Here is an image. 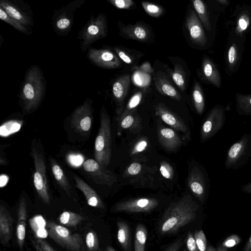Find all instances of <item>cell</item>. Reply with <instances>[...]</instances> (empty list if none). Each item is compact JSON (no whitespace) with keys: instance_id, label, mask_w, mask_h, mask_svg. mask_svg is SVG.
Listing matches in <instances>:
<instances>
[{"instance_id":"obj_1","label":"cell","mask_w":251,"mask_h":251,"mask_svg":"<svg viewBox=\"0 0 251 251\" xmlns=\"http://www.w3.org/2000/svg\"><path fill=\"white\" fill-rule=\"evenodd\" d=\"M198 208L199 205L189 194L173 202L163 215L160 225V233L176 232L195 220Z\"/></svg>"},{"instance_id":"obj_2","label":"cell","mask_w":251,"mask_h":251,"mask_svg":"<svg viewBox=\"0 0 251 251\" xmlns=\"http://www.w3.org/2000/svg\"><path fill=\"white\" fill-rule=\"evenodd\" d=\"M46 91V81L43 72L37 65L27 70L22 86L20 99L24 111L28 113L40 105Z\"/></svg>"},{"instance_id":"obj_3","label":"cell","mask_w":251,"mask_h":251,"mask_svg":"<svg viewBox=\"0 0 251 251\" xmlns=\"http://www.w3.org/2000/svg\"><path fill=\"white\" fill-rule=\"evenodd\" d=\"M112 156V136L110 119L103 106L100 111V127L94 147L95 159L102 167L110 164Z\"/></svg>"},{"instance_id":"obj_4","label":"cell","mask_w":251,"mask_h":251,"mask_svg":"<svg viewBox=\"0 0 251 251\" xmlns=\"http://www.w3.org/2000/svg\"><path fill=\"white\" fill-rule=\"evenodd\" d=\"M251 157V134L245 133L228 149L225 161L228 170L238 169L245 165Z\"/></svg>"},{"instance_id":"obj_5","label":"cell","mask_w":251,"mask_h":251,"mask_svg":"<svg viewBox=\"0 0 251 251\" xmlns=\"http://www.w3.org/2000/svg\"><path fill=\"white\" fill-rule=\"evenodd\" d=\"M47 229L50 238L63 248L70 251H85L79 234L72 233L67 228L51 221L47 222Z\"/></svg>"},{"instance_id":"obj_6","label":"cell","mask_w":251,"mask_h":251,"mask_svg":"<svg viewBox=\"0 0 251 251\" xmlns=\"http://www.w3.org/2000/svg\"><path fill=\"white\" fill-rule=\"evenodd\" d=\"M107 32V22L105 15L100 13L96 17L92 16L84 26L81 33L82 51L84 52L95 41L105 37Z\"/></svg>"},{"instance_id":"obj_7","label":"cell","mask_w":251,"mask_h":251,"mask_svg":"<svg viewBox=\"0 0 251 251\" xmlns=\"http://www.w3.org/2000/svg\"><path fill=\"white\" fill-rule=\"evenodd\" d=\"M226 116L225 108L217 104L213 107L202 122L200 131V140L202 143L214 136L224 126Z\"/></svg>"},{"instance_id":"obj_8","label":"cell","mask_w":251,"mask_h":251,"mask_svg":"<svg viewBox=\"0 0 251 251\" xmlns=\"http://www.w3.org/2000/svg\"><path fill=\"white\" fill-rule=\"evenodd\" d=\"M35 172L33 175V183L39 197L47 204L50 203L46 169L43 154L36 149L32 148L31 151Z\"/></svg>"},{"instance_id":"obj_9","label":"cell","mask_w":251,"mask_h":251,"mask_svg":"<svg viewBox=\"0 0 251 251\" xmlns=\"http://www.w3.org/2000/svg\"><path fill=\"white\" fill-rule=\"evenodd\" d=\"M188 185L192 193L203 203L208 194L209 179L207 174L200 166H194L189 172Z\"/></svg>"},{"instance_id":"obj_10","label":"cell","mask_w":251,"mask_h":251,"mask_svg":"<svg viewBox=\"0 0 251 251\" xmlns=\"http://www.w3.org/2000/svg\"><path fill=\"white\" fill-rule=\"evenodd\" d=\"M158 205V201L152 198H139L116 203L112 208L113 212H149Z\"/></svg>"},{"instance_id":"obj_11","label":"cell","mask_w":251,"mask_h":251,"mask_svg":"<svg viewBox=\"0 0 251 251\" xmlns=\"http://www.w3.org/2000/svg\"><path fill=\"white\" fill-rule=\"evenodd\" d=\"M233 16L235 18L232 24L231 35L233 39L243 41L251 29V8L246 5L237 8Z\"/></svg>"},{"instance_id":"obj_12","label":"cell","mask_w":251,"mask_h":251,"mask_svg":"<svg viewBox=\"0 0 251 251\" xmlns=\"http://www.w3.org/2000/svg\"><path fill=\"white\" fill-rule=\"evenodd\" d=\"M83 167L88 176L97 184L111 186L117 182L115 175L100 165L95 159L85 160Z\"/></svg>"},{"instance_id":"obj_13","label":"cell","mask_w":251,"mask_h":251,"mask_svg":"<svg viewBox=\"0 0 251 251\" xmlns=\"http://www.w3.org/2000/svg\"><path fill=\"white\" fill-rule=\"evenodd\" d=\"M87 56L94 64L103 68L116 69L120 67L122 64L117 54L108 49L91 48Z\"/></svg>"},{"instance_id":"obj_14","label":"cell","mask_w":251,"mask_h":251,"mask_svg":"<svg viewBox=\"0 0 251 251\" xmlns=\"http://www.w3.org/2000/svg\"><path fill=\"white\" fill-rule=\"evenodd\" d=\"M92 102L86 100L73 112L71 122L72 127L79 133L86 132L91 129L92 120Z\"/></svg>"},{"instance_id":"obj_15","label":"cell","mask_w":251,"mask_h":251,"mask_svg":"<svg viewBox=\"0 0 251 251\" xmlns=\"http://www.w3.org/2000/svg\"><path fill=\"white\" fill-rule=\"evenodd\" d=\"M185 25L193 43L203 48L207 43V38L203 26L195 11L189 10L185 20Z\"/></svg>"},{"instance_id":"obj_16","label":"cell","mask_w":251,"mask_h":251,"mask_svg":"<svg viewBox=\"0 0 251 251\" xmlns=\"http://www.w3.org/2000/svg\"><path fill=\"white\" fill-rule=\"evenodd\" d=\"M155 114L166 124L176 131L182 133L190 140V131L183 121L179 116L170 110L163 103L160 102L154 106Z\"/></svg>"},{"instance_id":"obj_17","label":"cell","mask_w":251,"mask_h":251,"mask_svg":"<svg viewBox=\"0 0 251 251\" xmlns=\"http://www.w3.org/2000/svg\"><path fill=\"white\" fill-rule=\"evenodd\" d=\"M81 1H75V4L73 2L56 13L53 21V26L58 34H66L71 29L74 21L73 11L82 3L83 1L79 3Z\"/></svg>"},{"instance_id":"obj_18","label":"cell","mask_w":251,"mask_h":251,"mask_svg":"<svg viewBox=\"0 0 251 251\" xmlns=\"http://www.w3.org/2000/svg\"><path fill=\"white\" fill-rule=\"evenodd\" d=\"M243 41L232 38L226 48L225 66L227 73L231 75L236 73L239 67L242 56L241 44Z\"/></svg>"},{"instance_id":"obj_19","label":"cell","mask_w":251,"mask_h":251,"mask_svg":"<svg viewBox=\"0 0 251 251\" xmlns=\"http://www.w3.org/2000/svg\"><path fill=\"white\" fill-rule=\"evenodd\" d=\"M120 34L123 37L140 42H147L150 38L151 31L145 24L140 22L133 25H124L119 22Z\"/></svg>"},{"instance_id":"obj_20","label":"cell","mask_w":251,"mask_h":251,"mask_svg":"<svg viewBox=\"0 0 251 251\" xmlns=\"http://www.w3.org/2000/svg\"><path fill=\"white\" fill-rule=\"evenodd\" d=\"M130 84V75L125 74L119 77L112 85V92L118 106L116 110L118 115L122 112L124 108V101L128 94Z\"/></svg>"},{"instance_id":"obj_21","label":"cell","mask_w":251,"mask_h":251,"mask_svg":"<svg viewBox=\"0 0 251 251\" xmlns=\"http://www.w3.org/2000/svg\"><path fill=\"white\" fill-rule=\"evenodd\" d=\"M157 137L159 144L168 151H175L183 144L176 130L169 127L158 126Z\"/></svg>"},{"instance_id":"obj_22","label":"cell","mask_w":251,"mask_h":251,"mask_svg":"<svg viewBox=\"0 0 251 251\" xmlns=\"http://www.w3.org/2000/svg\"><path fill=\"white\" fill-rule=\"evenodd\" d=\"M201 73L203 79L208 83L220 88L221 76L220 73L214 62L208 56L204 55L202 58Z\"/></svg>"},{"instance_id":"obj_23","label":"cell","mask_w":251,"mask_h":251,"mask_svg":"<svg viewBox=\"0 0 251 251\" xmlns=\"http://www.w3.org/2000/svg\"><path fill=\"white\" fill-rule=\"evenodd\" d=\"M155 89L161 94L179 101L181 99L180 93L170 81L166 75L162 71H158L154 76Z\"/></svg>"},{"instance_id":"obj_24","label":"cell","mask_w":251,"mask_h":251,"mask_svg":"<svg viewBox=\"0 0 251 251\" xmlns=\"http://www.w3.org/2000/svg\"><path fill=\"white\" fill-rule=\"evenodd\" d=\"M0 7L12 18L19 22L25 27L33 25L32 19L22 8L11 1L1 0Z\"/></svg>"},{"instance_id":"obj_25","label":"cell","mask_w":251,"mask_h":251,"mask_svg":"<svg viewBox=\"0 0 251 251\" xmlns=\"http://www.w3.org/2000/svg\"><path fill=\"white\" fill-rule=\"evenodd\" d=\"M17 225L16 236L18 247L21 251L22 250L25 237L26 221L27 219V208L25 198H21L17 212Z\"/></svg>"},{"instance_id":"obj_26","label":"cell","mask_w":251,"mask_h":251,"mask_svg":"<svg viewBox=\"0 0 251 251\" xmlns=\"http://www.w3.org/2000/svg\"><path fill=\"white\" fill-rule=\"evenodd\" d=\"M76 187L84 194L88 204L92 207L104 208V204L97 192L79 177L74 175Z\"/></svg>"},{"instance_id":"obj_27","label":"cell","mask_w":251,"mask_h":251,"mask_svg":"<svg viewBox=\"0 0 251 251\" xmlns=\"http://www.w3.org/2000/svg\"><path fill=\"white\" fill-rule=\"evenodd\" d=\"M13 219L5 207L0 205V239L3 245L7 244L12 237Z\"/></svg>"},{"instance_id":"obj_28","label":"cell","mask_w":251,"mask_h":251,"mask_svg":"<svg viewBox=\"0 0 251 251\" xmlns=\"http://www.w3.org/2000/svg\"><path fill=\"white\" fill-rule=\"evenodd\" d=\"M118 132L127 129L135 133L142 129L141 119L136 112V109L130 112L124 117L117 118Z\"/></svg>"},{"instance_id":"obj_29","label":"cell","mask_w":251,"mask_h":251,"mask_svg":"<svg viewBox=\"0 0 251 251\" xmlns=\"http://www.w3.org/2000/svg\"><path fill=\"white\" fill-rule=\"evenodd\" d=\"M30 227L37 238L45 239L49 233L47 227V224L44 218L41 215L33 216L29 220Z\"/></svg>"},{"instance_id":"obj_30","label":"cell","mask_w":251,"mask_h":251,"mask_svg":"<svg viewBox=\"0 0 251 251\" xmlns=\"http://www.w3.org/2000/svg\"><path fill=\"white\" fill-rule=\"evenodd\" d=\"M53 175L60 186L71 197L72 188L63 171L56 162L50 159Z\"/></svg>"},{"instance_id":"obj_31","label":"cell","mask_w":251,"mask_h":251,"mask_svg":"<svg viewBox=\"0 0 251 251\" xmlns=\"http://www.w3.org/2000/svg\"><path fill=\"white\" fill-rule=\"evenodd\" d=\"M235 108L240 115H251V94L236 93L235 95Z\"/></svg>"},{"instance_id":"obj_32","label":"cell","mask_w":251,"mask_h":251,"mask_svg":"<svg viewBox=\"0 0 251 251\" xmlns=\"http://www.w3.org/2000/svg\"><path fill=\"white\" fill-rule=\"evenodd\" d=\"M192 3L203 27L207 31H210L211 25L208 8L206 4L201 0H192Z\"/></svg>"},{"instance_id":"obj_33","label":"cell","mask_w":251,"mask_h":251,"mask_svg":"<svg viewBox=\"0 0 251 251\" xmlns=\"http://www.w3.org/2000/svg\"><path fill=\"white\" fill-rule=\"evenodd\" d=\"M192 99L197 114L202 115L205 108L204 97L201 85L196 80L192 90Z\"/></svg>"},{"instance_id":"obj_34","label":"cell","mask_w":251,"mask_h":251,"mask_svg":"<svg viewBox=\"0 0 251 251\" xmlns=\"http://www.w3.org/2000/svg\"><path fill=\"white\" fill-rule=\"evenodd\" d=\"M118 242L126 251H129L130 248V239L129 228L128 225L123 221L117 223Z\"/></svg>"},{"instance_id":"obj_35","label":"cell","mask_w":251,"mask_h":251,"mask_svg":"<svg viewBox=\"0 0 251 251\" xmlns=\"http://www.w3.org/2000/svg\"><path fill=\"white\" fill-rule=\"evenodd\" d=\"M169 73L179 90L184 91L186 87V77L182 66L179 64L175 63L173 70H170Z\"/></svg>"},{"instance_id":"obj_36","label":"cell","mask_w":251,"mask_h":251,"mask_svg":"<svg viewBox=\"0 0 251 251\" xmlns=\"http://www.w3.org/2000/svg\"><path fill=\"white\" fill-rule=\"evenodd\" d=\"M148 232L146 227L142 224H138L136 228L134 248V251H145Z\"/></svg>"},{"instance_id":"obj_37","label":"cell","mask_w":251,"mask_h":251,"mask_svg":"<svg viewBox=\"0 0 251 251\" xmlns=\"http://www.w3.org/2000/svg\"><path fill=\"white\" fill-rule=\"evenodd\" d=\"M84 220V217L76 213L71 211H64L59 218L60 223L67 226L75 227Z\"/></svg>"},{"instance_id":"obj_38","label":"cell","mask_w":251,"mask_h":251,"mask_svg":"<svg viewBox=\"0 0 251 251\" xmlns=\"http://www.w3.org/2000/svg\"><path fill=\"white\" fill-rule=\"evenodd\" d=\"M145 93L143 91H138L130 98L122 112L118 115V118L122 117L130 112L136 109L137 106L141 103Z\"/></svg>"},{"instance_id":"obj_39","label":"cell","mask_w":251,"mask_h":251,"mask_svg":"<svg viewBox=\"0 0 251 251\" xmlns=\"http://www.w3.org/2000/svg\"><path fill=\"white\" fill-rule=\"evenodd\" d=\"M119 57V58L127 64H133L139 57L131 53V50L121 47H112L110 48Z\"/></svg>"},{"instance_id":"obj_40","label":"cell","mask_w":251,"mask_h":251,"mask_svg":"<svg viewBox=\"0 0 251 251\" xmlns=\"http://www.w3.org/2000/svg\"><path fill=\"white\" fill-rule=\"evenodd\" d=\"M0 19L4 22L10 25L19 31L27 35L31 32L19 22L10 17L5 10L0 7Z\"/></svg>"},{"instance_id":"obj_41","label":"cell","mask_w":251,"mask_h":251,"mask_svg":"<svg viewBox=\"0 0 251 251\" xmlns=\"http://www.w3.org/2000/svg\"><path fill=\"white\" fill-rule=\"evenodd\" d=\"M141 5L145 12L152 17H159L164 12V9L162 7L151 2L142 1Z\"/></svg>"},{"instance_id":"obj_42","label":"cell","mask_w":251,"mask_h":251,"mask_svg":"<svg viewBox=\"0 0 251 251\" xmlns=\"http://www.w3.org/2000/svg\"><path fill=\"white\" fill-rule=\"evenodd\" d=\"M86 245L89 251H97L99 249V241L96 233L93 231L88 232L85 237Z\"/></svg>"},{"instance_id":"obj_43","label":"cell","mask_w":251,"mask_h":251,"mask_svg":"<svg viewBox=\"0 0 251 251\" xmlns=\"http://www.w3.org/2000/svg\"><path fill=\"white\" fill-rule=\"evenodd\" d=\"M196 245L199 251H207V241L202 230L196 231L194 234Z\"/></svg>"},{"instance_id":"obj_44","label":"cell","mask_w":251,"mask_h":251,"mask_svg":"<svg viewBox=\"0 0 251 251\" xmlns=\"http://www.w3.org/2000/svg\"><path fill=\"white\" fill-rule=\"evenodd\" d=\"M241 242V238L237 235H232L226 238L218 249L220 251H226V249L235 246Z\"/></svg>"},{"instance_id":"obj_45","label":"cell","mask_w":251,"mask_h":251,"mask_svg":"<svg viewBox=\"0 0 251 251\" xmlns=\"http://www.w3.org/2000/svg\"><path fill=\"white\" fill-rule=\"evenodd\" d=\"M32 244L36 251H55L48 242L43 239H34L30 237Z\"/></svg>"},{"instance_id":"obj_46","label":"cell","mask_w":251,"mask_h":251,"mask_svg":"<svg viewBox=\"0 0 251 251\" xmlns=\"http://www.w3.org/2000/svg\"><path fill=\"white\" fill-rule=\"evenodd\" d=\"M159 171L162 176L165 178L172 179L174 176V171L172 166L165 161L160 162Z\"/></svg>"},{"instance_id":"obj_47","label":"cell","mask_w":251,"mask_h":251,"mask_svg":"<svg viewBox=\"0 0 251 251\" xmlns=\"http://www.w3.org/2000/svg\"><path fill=\"white\" fill-rule=\"evenodd\" d=\"M111 4L118 9H131L135 6L132 0H107Z\"/></svg>"},{"instance_id":"obj_48","label":"cell","mask_w":251,"mask_h":251,"mask_svg":"<svg viewBox=\"0 0 251 251\" xmlns=\"http://www.w3.org/2000/svg\"><path fill=\"white\" fill-rule=\"evenodd\" d=\"M142 170V165L138 162L131 163L126 170L127 176H134L139 174Z\"/></svg>"},{"instance_id":"obj_49","label":"cell","mask_w":251,"mask_h":251,"mask_svg":"<svg viewBox=\"0 0 251 251\" xmlns=\"http://www.w3.org/2000/svg\"><path fill=\"white\" fill-rule=\"evenodd\" d=\"M148 143L146 139L139 140L133 146L131 151V155H134L143 151L148 146Z\"/></svg>"},{"instance_id":"obj_50","label":"cell","mask_w":251,"mask_h":251,"mask_svg":"<svg viewBox=\"0 0 251 251\" xmlns=\"http://www.w3.org/2000/svg\"><path fill=\"white\" fill-rule=\"evenodd\" d=\"M186 244L187 251H199L196 245L194 235L190 232L187 234Z\"/></svg>"},{"instance_id":"obj_51","label":"cell","mask_w":251,"mask_h":251,"mask_svg":"<svg viewBox=\"0 0 251 251\" xmlns=\"http://www.w3.org/2000/svg\"><path fill=\"white\" fill-rule=\"evenodd\" d=\"M70 163L73 166H78L83 162V157L80 155H70L68 157Z\"/></svg>"},{"instance_id":"obj_52","label":"cell","mask_w":251,"mask_h":251,"mask_svg":"<svg viewBox=\"0 0 251 251\" xmlns=\"http://www.w3.org/2000/svg\"><path fill=\"white\" fill-rule=\"evenodd\" d=\"M182 244V238L178 239L172 244L165 251H179Z\"/></svg>"},{"instance_id":"obj_53","label":"cell","mask_w":251,"mask_h":251,"mask_svg":"<svg viewBox=\"0 0 251 251\" xmlns=\"http://www.w3.org/2000/svg\"><path fill=\"white\" fill-rule=\"evenodd\" d=\"M241 190L244 193L251 194V181L243 185Z\"/></svg>"},{"instance_id":"obj_54","label":"cell","mask_w":251,"mask_h":251,"mask_svg":"<svg viewBox=\"0 0 251 251\" xmlns=\"http://www.w3.org/2000/svg\"><path fill=\"white\" fill-rule=\"evenodd\" d=\"M243 251H251V236L246 244Z\"/></svg>"},{"instance_id":"obj_55","label":"cell","mask_w":251,"mask_h":251,"mask_svg":"<svg viewBox=\"0 0 251 251\" xmlns=\"http://www.w3.org/2000/svg\"><path fill=\"white\" fill-rule=\"evenodd\" d=\"M8 179V178L6 176L1 175L0 176V186L2 187L3 186V181L5 185L7 183Z\"/></svg>"},{"instance_id":"obj_56","label":"cell","mask_w":251,"mask_h":251,"mask_svg":"<svg viewBox=\"0 0 251 251\" xmlns=\"http://www.w3.org/2000/svg\"><path fill=\"white\" fill-rule=\"evenodd\" d=\"M216 1L223 5L227 6L229 4V1L227 0H216Z\"/></svg>"},{"instance_id":"obj_57","label":"cell","mask_w":251,"mask_h":251,"mask_svg":"<svg viewBox=\"0 0 251 251\" xmlns=\"http://www.w3.org/2000/svg\"><path fill=\"white\" fill-rule=\"evenodd\" d=\"M104 251H116L114 249L110 246H107L106 248L105 249Z\"/></svg>"},{"instance_id":"obj_58","label":"cell","mask_w":251,"mask_h":251,"mask_svg":"<svg viewBox=\"0 0 251 251\" xmlns=\"http://www.w3.org/2000/svg\"><path fill=\"white\" fill-rule=\"evenodd\" d=\"M207 251H220L219 250H216L215 248L213 247L210 246L207 248Z\"/></svg>"},{"instance_id":"obj_59","label":"cell","mask_w":251,"mask_h":251,"mask_svg":"<svg viewBox=\"0 0 251 251\" xmlns=\"http://www.w3.org/2000/svg\"><path fill=\"white\" fill-rule=\"evenodd\" d=\"M186 251V250H184V251Z\"/></svg>"}]
</instances>
